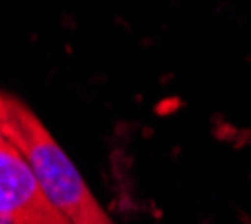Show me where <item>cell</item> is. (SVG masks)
<instances>
[{
	"label": "cell",
	"instance_id": "2",
	"mask_svg": "<svg viewBox=\"0 0 251 224\" xmlns=\"http://www.w3.org/2000/svg\"><path fill=\"white\" fill-rule=\"evenodd\" d=\"M0 222L70 224L43 193L25 155L0 135Z\"/></svg>",
	"mask_w": 251,
	"mask_h": 224
},
{
	"label": "cell",
	"instance_id": "1",
	"mask_svg": "<svg viewBox=\"0 0 251 224\" xmlns=\"http://www.w3.org/2000/svg\"><path fill=\"white\" fill-rule=\"evenodd\" d=\"M0 135L25 155L43 193L70 224H115L38 115L11 94Z\"/></svg>",
	"mask_w": 251,
	"mask_h": 224
},
{
	"label": "cell",
	"instance_id": "4",
	"mask_svg": "<svg viewBox=\"0 0 251 224\" xmlns=\"http://www.w3.org/2000/svg\"><path fill=\"white\" fill-rule=\"evenodd\" d=\"M0 224H7V222H0Z\"/></svg>",
	"mask_w": 251,
	"mask_h": 224
},
{
	"label": "cell",
	"instance_id": "3",
	"mask_svg": "<svg viewBox=\"0 0 251 224\" xmlns=\"http://www.w3.org/2000/svg\"><path fill=\"white\" fill-rule=\"evenodd\" d=\"M7 103H9V94L0 92V124H2V119H5V115H7Z\"/></svg>",
	"mask_w": 251,
	"mask_h": 224
}]
</instances>
